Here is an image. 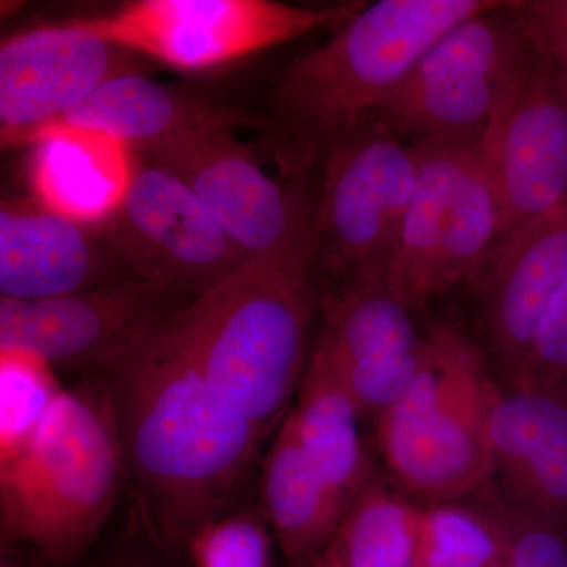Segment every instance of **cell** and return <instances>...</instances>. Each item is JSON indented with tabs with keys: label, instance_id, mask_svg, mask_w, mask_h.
<instances>
[{
	"label": "cell",
	"instance_id": "12",
	"mask_svg": "<svg viewBox=\"0 0 567 567\" xmlns=\"http://www.w3.org/2000/svg\"><path fill=\"white\" fill-rule=\"evenodd\" d=\"M196 298L159 282L117 278L50 300L0 298V349L54 369L100 371Z\"/></svg>",
	"mask_w": 567,
	"mask_h": 567
},
{
	"label": "cell",
	"instance_id": "10",
	"mask_svg": "<svg viewBox=\"0 0 567 567\" xmlns=\"http://www.w3.org/2000/svg\"><path fill=\"white\" fill-rule=\"evenodd\" d=\"M132 152L185 183L246 259L311 260L312 208L297 186L271 177L235 132L199 130Z\"/></svg>",
	"mask_w": 567,
	"mask_h": 567
},
{
	"label": "cell",
	"instance_id": "25",
	"mask_svg": "<svg viewBox=\"0 0 567 567\" xmlns=\"http://www.w3.org/2000/svg\"><path fill=\"white\" fill-rule=\"evenodd\" d=\"M63 388L37 354L0 349V461L17 453Z\"/></svg>",
	"mask_w": 567,
	"mask_h": 567
},
{
	"label": "cell",
	"instance_id": "27",
	"mask_svg": "<svg viewBox=\"0 0 567 567\" xmlns=\"http://www.w3.org/2000/svg\"><path fill=\"white\" fill-rule=\"evenodd\" d=\"M492 511L505 539V567H567V525L513 505L487 488L477 495Z\"/></svg>",
	"mask_w": 567,
	"mask_h": 567
},
{
	"label": "cell",
	"instance_id": "21",
	"mask_svg": "<svg viewBox=\"0 0 567 567\" xmlns=\"http://www.w3.org/2000/svg\"><path fill=\"white\" fill-rule=\"evenodd\" d=\"M33 147L32 188L43 207L102 224L122 203L134 167L125 145L87 133H55Z\"/></svg>",
	"mask_w": 567,
	"mask_h": 567
},
{
	"label": "cell",
	"instance_id": "5",
	"mask_svg": "<svg viewBox=\"0 0 567 567\" xmlns=\"http://www.w3.org/2000/svg\"><path fill=\"white\" fill-rule=\"evenodd\" d=\"M420 374L375 417L391 484L420 505L465 502L495 480L491 410L496 380L477 347L451 324L427 331Z\"/></svg>",
	"mask_w": 567,
	"mask_h": 567
},
{
	"label": "cell",
	"instance_id": "29",
	"mask_svg": "<svg viewBox=\"0 0 567 567\" xmlns=\"http://www.w3.org/2000/svg\"><path fill=\"white\" fill-rule=\"evenodd\" d=\"M518 13L544 62L567 71V0H522Z\"/></svg>",
	"mask_w": 567,
	"mask_h": 567
},
{
	"label": "cell",
	"instance_id": "8",
	"mask_svg": "<svg viewBox=\"0 0 567 567\" xmlns=\"http://www.w3.org/2000/svg\"><path fill=\"white\" fill-rule=\"evenodd\" d=\"M481 137L413 144L415 193L386 284L412 311L472 278L498 237Z\"/></svg>",
	"mask_w": 567,
	"mask_h": 567
},
{
	"label": "cell",
	"instance_id": "33",
	"mask_svg": "<svg viewBox=\"0 0 567 567\" xmlns=\"http://www.w3.org/2000/svg\"><path fill=\"white\" fill-rule=\"evenodd\" d=\"M555 74H557L559 87L565 92L567 99V71H555Z\"/></svg>",
	"mask_w": 567,
	"mask_h": 567
},
{
	"label": "cell",
	"instance_id": "26",
	"mask_svg": "<svg viewBox=\"0 0 567 567\" xmlns=\"http://www.w3.org/2000/svg\"><path fill=\"white\" fill-rule=\"evenodd\" d=\"M186 550L196 567H271L270 525L262 509L240 507L200 528Z\"/></svg>",
	"mask_w": 567,
	"mask_h": 567
},
{
	"label": "cell",
	"instance_id": "28",
	"mask_svg": "<svg viewBox=\"0 0 567 567\" xmlns=\"http://www.w3.org/2000/svg\"><path fill=\"white\" fill-rule=\"evenodd\" d=\"M506 379L537 383L567 394V289Z\"/></svg>",
	"mask_w": 567,
	"mask_h": 567
},
{
	"label": "cell",
	"instance_id": "24",
	"mask_svg": "<svg viewBox=\"0 0 567 567\" xmlns=\"http://www.w3.org/2000/svg\"><path fill=\"white\" fill-rule=\"evenodd\" d=\"M423 505L420 567H505L502 528L483 499Z\"/></svg>",
	"mask_w": 567,
	"mask_h": 567
},
{
	"label": "cell",
	"instance_id": "23",
	"mask_svg": "<svg viewBox=\"0 0 567 567\" xmlns=\"http://www.w3.org/2000/svg\"><path fill=\"white\" fill-rule=\"evenodd\" d=\"M423 505L377 475L350 503L328 546L342 567H420Z\"/></svg>",
	"mask_w": 567,
	"mask_h": 567
},
{
	"label": "cell",
	"instance_id": "18",
	"mask_svg": "<svg viewBox=\"0 0 567 567\" xmlns=\"http://www.w3.org/2000/svg\"><path fill=\"white\" fill-rule=\"evenodd\" d=\"M123 278L99 224L43 205L0 210V298L50 300Z\"/></svg>",
	"mask_w": 567,
	"mask_h": 567
},
{
	"label": "cell",
	"instance_id": "17",
	"mask_svg": "<svg viewBox=\"0 0 567 567\" xmlns=\"http://www.w3.org/2000/svg\"><path fill=\"white\" fill-rule=\"evenodd\" d=\"M491 445L498 494L567 525V394L537 383H496Z\"/></svg>",
	"mask_w": 567,
	"mask_h": 567
},
{
	"label": "cell",
	"instance_id": "7",
	"mask_svg": "<svg viewBox=\"0 0 567 567\" xmlns=\"http://www.w3.org/2000/svg\"><path fill=\"white\" fill-rule=\"evenodd\" d=\"M520 3L470 18L435 41L377 117L410 144L483 136L506 93L539 58Z\"/></svg>",
	"mask_w": 567,
	"mask_h": 567
},
{
	"label": "cell",
	"instance_id": "22",
	"mask_svg": "<svg viewBox=\"0 0 567 567\" xmlns=\"http://www.w3.org/2000/svg\"><path fill=\"white\" fill-rule=\"evenodd\" d=\"M287 417L319 475L350 506L377 473L361 436L360 410L315 353L309 354L297 404Z\"/></svg>",
	"mask_w": 567,
	"mask_h": 567
},
{
	"label": "cell",
	"instance_id": "1",
	"mask_svg": "<svg viewBox=\"0 0 567 567\" xmlns=\"http://www.w3.org/2000/svg\"><path fill=\"white\" fill-rule=\"evenodd\" d=\"M173 319L95 374L110 394L137 516L178 554L205 525L240 509L267 435L213 390Z\"/></svg>",
	"mask_w": 567,
	"mask_h": 567
},
{
	"label": "cell",
	"instance_id": "15",
	"mask_svg": "<svg viewBox=\"0 0 567 567\" xmlns=\"http://www.w3.org/2000/svg\"><path fill=\"white\" fill-rule=\"evenodd\" d=\"M323 327L311 353L352 395L361 416L375 420L409 390L427 360L429 333L386 279L320 295Z\"/></svg>",
	"mask_w": 567,
	"mask_h": 567
},
{
	"label": "cell",
	"instance_id": "2",
	"mask_svg": "<svg viewBox=\"0 0 567 567\" xmlns=\"http://www.w3.org/2000/svg\"><path fill=\"white\" fill-rule=\"evenodd\" d=\"M503 0L364 3L323 44L295 59L264 112L295 174L322 163L339 137L374 114L425 51L458 24L505 9Z\"/></svg>",
	"mask_w": 567,
	"mask_h": 567
},
{
	"label": "cell",
	"instance_id": "14",
	"mask_svg": "<svg viewBox=\"0 0 567 567\" xmlns=\"http://www.w3.org/2000/svg\"><path fill=\"white\" fill-rule=\"evenodd\" d=\"M133 55L76 20L41 25L3 40L2 147H22L33 133L80 106L107 81L141 73Z\"/></svg>",
	"mask_w": 567,
	"mask_h": 567
},
{
	"label": "cell",
	"instance_id": "20",
	"mask_svg": "<svg viewBox=\"0 0 567 567\" xmlns=\"http://www.w3.org/2000/svg\"><path fill=\"white\" fill-rule=\"evenodd\" d=\"M259 487L260 509L284 557L295 567L311 566L333 540L349 506L306 456L287 416L260 466Z\"/></svg>",
	"mask_w": 567,
	"mask_h": 567
},
{
	"label": "cell",
	"instance_id": "31",
	"mask_svg": "<svg viewBox=\"0 0 567 567\" xmlns=\"http://www.w3.org/2000/svg\"><path fill=\"white\" fill-rule=\"evenodd\" d=\"M309 567H342L341 563H339L338 557H336L333 548L328 546L324 548L322 554L319 555L315 559V561L311 563V566Z\"/></svg>",
	"mask_w": 567,
	"mask_h": 567
},
{
	"label": "cell",
	"instance_id": "6",
	"mask_svg": "<svg viewBox=\"0 0 567 567\" xmlns=\"http://www.w3.org/2000/svg\"><path fill=\"white\" fill-rule=\"evenodd\" d=\"M416 147L375 114L331 145L312 208L311 275L323 293L386 279L415 193Z\"/></svg>",
	"mask_w": 567,
	"mask_h": 567
},
{
	"label": "cell",
	"instance_id": "9",
	"mask_svg": "<svg viewBox=\"0 0 567 567\" xmlns=\"http://www.w3.org/2000/svg\"><path fill=\"white\" fill-rule=\"evenodd\" d=\"M364 2L301 7L276 0H140L76 20L115 47L183 73L221 69L249 55L344 24Z\"/></svg>",
	"mask_w": 567,
	"mask_h": 567
},
{
	"label": "cell",
	"instance_id": "13",
	"mask_svg": "<svg viewBox=\"0 0 567 567\" xmlns=\"http://www.w3.org/2000/svg\"><path fill=\"white\" fill-rule=\"evenodd\" d=\"M480 144L498 213L495 246L567 199V99L540 55L496 107Z\"/></svg>",
	"mask_w": 567,
	"mask_h": 567
},
{
	"label": "cell",
	"instance_id": "3",
	"mask_svg": "<svg viewBox=\"0 0 567 567\" xmlns=\"http://www.w3.org/2000/svg\"><path fill=\"white\" fill-rule=\"evenodd\" d=\"M320 293L303 254L254 257L174 316L213 390L265 435L303 379Z\"/></svg>",
	"mask_w": 567,
	"mask_h": 567
},
{
	"label": "cell",
	"instance_id": "19",
	"mask_svg": "<svg viewBox=\"0 0 567 567\" xmlns=\"http://www.w3.org/2000/svg\"><path fill=\"white\" fill-rule=\"evenodd\" d=\"M238 128L274 134V125L262 112L197 99L142 73H126L33 133L25 145H35L50 134L73 132L96 134L137 151L183 133Z\"/></svg>",
	"mask_w": 567,
	"mask_h": 567
},
{
	"label": "cell",
	"instance_id": "30",
	"mask_svg": "<svg viewBox=\"0 0 567 567\" xmlns=\"http://www.w3.org/2000/svg\"><path fill=\"white\" fill-rule=\"evenodd\" d=\"M40 551L22 543H0V567H44Z\"/></svg>",
	"mask_w": 567,
	"mask_h": 567
},
{
	"label": "cell",
	"instance_id": "11",
	"mask_svg": "<svg viewBox=\"0 0 567 567\" xmlns=\"http://www.w3.org/2000/svg\"><path fill=\"white\" fill-rule=\"evenodd\" d=\"M99 226L123 278L193 298L248 260L185 183L136 155L122 203Z\"/></svg>",
	"mask_w": 567,
	"mask_h": 567
},
{
	"label": "cell",
	"instance_id": "32",
	"mask_svg": "<svg viewBox=\"0 0 567 567\" xmlns=\"http://www.w3.org/2000/svg\"><path fill=\"white\" fill-rule=\"evenodd\" d=\"M100 567H155L151 563L144 561V559L137 558H121L115 561L106 563V565Z\"/></svg>",
	"mask_w": 567,
	"mask_h": 567
},
{
	"label": "cell",
	"instance_id": "4",
	"mask_svg": "<svg viewBox=\"0 0 567 567\" xmlns=\"http://www.w3.org/2000/svg\"><path fill=\"white\" fill-rule=\"evenodd\" d=\"M123 487L117 425L95 374L63 388L24 445L0 461V543L69 566L102 533Z\"/></svg>",
	"mask_w": 567,
	"mask_h": 567
},
{
	"label": "cell",
	"instance_id": "16",
	"mask_svg": "<svg viewBox=\"0 0 567 567\" xmlns=\"http://www.w3.org/2000/svg\"><path fill=\"white\" fill-rule=\"evenodd\" d=\"M487 262L484 319L509 375L567 289V199L503 238Z\"/></svg>",
	"mask_w": 567,
	"mask_h": 567
}]
</instances>
